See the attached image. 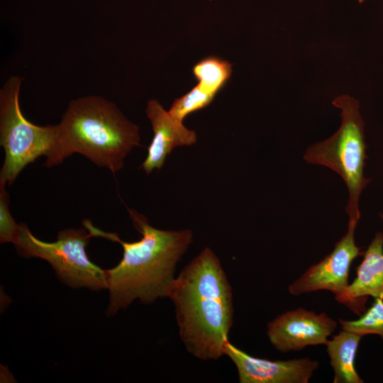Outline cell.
Segmentation results:
<instances>
[{
    "mask_svg": "<svg viewBox=\"0 0 383 383\" xmlns=\"http://www.w3.org/2000/svg\"><path fill=\"white\" fill-rule=\"evenodd\" d=\"M128 212L141 238L125 242L117 234L103 231L85 219L84 227L92 237L120 243L123 257L112 269L106 270L109 303L106 311L112 316L136 299L151 304L169 296L175 279L177 264L192 242L191 230L165 231L150 226L146 217L134 209Z\"/></svg>",
    "mask_w": 383,
    "mask_h": 383,
    "instance_id": "6da1fadb",
    "label": "cell"
},
{
    "mask_svg": "<svg viewBox=\"0 0 383 383\" xmlns=\"http://www.w3.org/2000/svg\"><path fill=\"white\" fill-rule=\"evenodd\" d=\"M173 302L179 335L187 350L203 360L223 355L233 322L232 288L220 260L201 250L175 277Z\"/></svg>",
    "mask_w": 383,
    "mask_h": 383,
    "instance_id": "7a4b0ae2",
    "label": "cell"
},
{
    "mask_svg": "<svg viewBox=\"0 0 383 383\" xmlns=\"http://www.w3.org/2000/svg\"><path fill=\"white\" fill-rule=\"evenodd\" d=\"M139 127L111 101L99 96L70 101L55 125V144L45 166L61 164L74 153L112 173L121 170L132 149L140 145Z\"/></svg>",
    "mask_w": 383,
    "mask_h": 383,
    "instance_id": "3957f363",
    "label": "cell"
},
{
    "mask_svg": "<svg viewBox=\"0 0 383 383\" xmlns=\"http://www.w3.org/2000/svg\"><path fill=\"white\" fill-rule=\"evenodd\" d=\"M332 104L341 110L340 128L329 138L309 147L304 159L309 163L327 167L342 177L349 192L345 208L348 223H357L360 217L359 199L370 182L364 176L367 158L364 123L359 101L353 97L343 94Z\"/></svg>",
    "mask_w": 383,
    "mask_h": 383,
    "instance_id": "277c9868",
    "label": "cell"
},
{
    "mask_svg": "<svg viewBox=\"0 0 383 383\" xmlns=\"http://www.w3.org/2000/svg\"><path fill=\"white\" fill-rule=\"evenodd\" d=\"M21 78L9 77L0 91V144L5 157L0 182L11 185L28 164L50 155L55 144V125L37 126L23 115L19 96Z\"/></svg>",
    "mask_w": 383,
    "mask_h": 383,
    "instance_id": "5b68a950",
    "label": "cell"
},
{
    "mask_svg": "<svg viewBox=\"0 0 383 383\" xmlns=\"http://www.w3.org/2000/svg\"><path fill=\"white\" fill-rule=\"evenodd\" d=\"M91 237L85 228H67L58 232L56 241L47 243L35 237L25 223H21L13 245L21 256L46 260L60 280L70 287L107 289L106 270L93 263L85 250Z\"/></svg>",
    "mask_w": 383,
    "mask_h": 383,
    "instance_id": "8992f818",
    "label": "cell"
},
{
    "mask_svg": "<svg viewBox=\"0 0 383 383\" xmlns=\"http://www.w3.org/2000/svg\"><path fill=\"white\" fill-rule=\"evenodd\" d=\"M357 223H348V231L336 243L333 250L318 263L311 265L288 288L294 296L318 290L330 291L335 296L348 286L350 267L362 254L355 245L354 233Z\"/></svg>",
    "mask_w": 383,
    "mask_h": 383,
    "instance_id": "52a82bcc",
    "label": "cell"
},
{
    "mask_svg": "<svg viewBox=\"0 0 383 383\" xmlns=\"http://www.w3.org/2000/svg\"><path fill=\"white\" fill-rule=\"evenodd\" d=\"M337 322L326 313L303 308L286 311L267 324V336L279 352L299 350L309 345H326Z\"/></svg>",
    "mask_w": 383,
    "mask_h": 383,
    "instance_id": "ba28073f",
    "label": "cell"
},
{
    "mask_svg": "<svg viewBox=\"0 0 383 383\" xmlns=\"http://www.w3.org/2000/svg\"><path fill=\"white\" fill-rule=\"evenodd\" d=\"M223 355L235 365L240 383H307L318 367V362L309 357L269 360L253 357L229 340Z\"/></svg>",
    "mask_w": 383,
    "mask_h": 383,
    "instance_id": "9c48e42d",
    "label": "cell"
},
{
    "mask_svg": "<svg viewBox=\"0 0 383 383\" xmlns=\"http://www.w3.org/2000/svg\"><path fill=\"white\" fill-rule=\"evenodd\" d=\"M146 114L152 125L153 138L142 167L149 174L153 170L162 168L174 148L190 146L196 143L197 138L194 131L187 128L156 99L148 101Z\"/></svg>",
    "mask_w": 383,
    "mask_h": 383,
    "instance_id": "30bf717a",
    "label": "cell"
},
{
    "mask_svg": "<svg viewBox=\"0 0 383 383\" xmlns=\"http://www.w3.org/2000/svg\"><path fill=\"white\" fill-rule=\"evenodd\" d=\"M356 269V277L335 300L357 315L365 310L370 296L383 299V234L377 233Z\"/></svg>",
    "mask_w": 383,
    "mask_h": 383,
    "instance_id": "8fae6325",
    "label": "cell"
},
{
    "mask_svg": "<svg viewBox=\"0 0 383 383\" xmlns=\"http://www.w3.org/2000/svg\"><path fill=\"white\" fill-rule=\"evenodd\" d=\"M362 336L342 331L326 343L334 372V383H362L355 367V357Z\"/></svg>",
    "mask_w": 383,
    "mask_h": 383,
    "instance_id": "7c38bea8",
    "label": "cell"
},
{
    "mask_svg": "<svg viewBox=\"0 0 383 383\" xmlns=\"http://www.w3.org/2000/svg\"><path fill=\"white\" fill-rule=\"evenodd\" d=\"M198 84L216 95L227 84L232 74V64L216 56L206 57L192 69Z\"/></svg>",
    "mask_w": 383,
    "mask_h": 383,
    "instance_id": "4fadbf2b",
    "label": "cell"
},
{
    "mask_svg": "<svg viewBox=\"0 0 383 383\" xmlns=\"http://www.w3.org/2000/svg\"><path fill=\"white\" fill-rule=\"evenodd\" d=\"M343 331L360 336L377 334L383 339V299L376 298L372 306L355 321L339 320Z\"/></svg>",
    "mask_w": 383,
    "mask_h": 383,
    "instance_id": "5bb4252c",
    "label": "cell"
},
{
    "mask_svg": "<svg viewBox=\"0 0 383 383\" xmlns=\"http://www.w3.org/2000/svg\"><path fill=\"white\" fill-rule=\"evenodd\" d=\"M215 96L197 84L184 96L176 99L168 111L177 120L182 122L189 114L208 106Z\"/></svg>",
    "mask_w": 383,
    "mask_h": 383,
    "instance_id": "9a60e30c",
    "label": "cell"
},
{
    "mask_svg": "<svg viewBox=\"0 0 383 383\" xmlns=\"http://www.w3.org/2000/svg\"><path fill=\"white\" fill-rule=\"evenodd\" d=\"M6 184L0 182V242L14 243L21 228L13 218L9 210V196L6 191Z\"/></svg>",
    "mask_w": 383,
    "mask_h": 383,
    "instance_id": "2e32d148",
    "label": "cell"
},
{
    "mask_svg": "<svg viewBox=\"0 0 383 383\" xmlns=\"http://www.w3.org/2000/svg\"><path fill=\"white\" fill-rule=\"evenodd\" d=\"M360 4L364 3L367 0H357Z\"/></svg>",
    "mask_w": 383,
    "mask_h": 383,
    "instance_id": "e0dca14e",
    "label": "cell"
},
{
    "mask_svg": "<svg viewBox=\"0 0 383 383\" xmlns=\"http://www.w3.org/2000/svg\"><path fill=\"white\" fill-rule=\"evenodd\" d=\"M381 216H382V220H383V215H381Z\"/></svg>",
    "mask_w": 383,
    "mask_h": 383,
    "instance_id": "ac0fdd59",
    "label": "cell"
}]
</instances>
